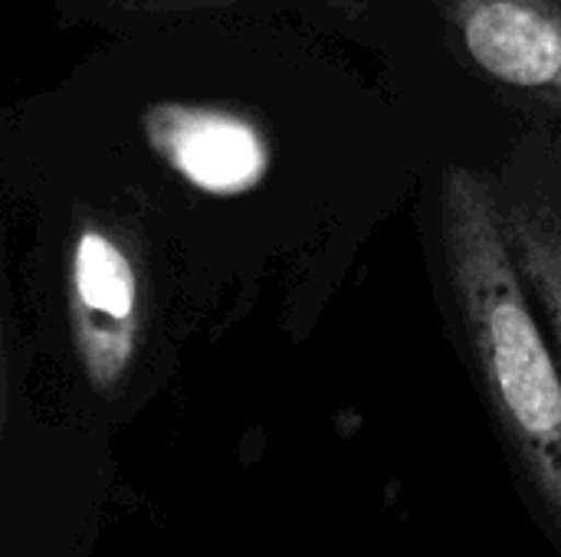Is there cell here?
Here are the masks:
<instances>
[{"label": "cell", "instance_id": "1", "mask_svg": "<svg viewBox=\"0 0 561 557\" xmlns=\"http://www.w3.org/2000/svg\"><path fill=\"white\" fill-rule=\"evenodd\" d=\"M444 250L486 397L561 529V371L516 266L506 213L473 171L447 174Z\"/></svg>", "mask_w": 561, "mask_h": 557}, {"label": "cell", "instance_id": "2", "mask_svg": "<svg viewBox=\"0 0 561 557\" xmlns=\"http://www.w3.org/2000/svg\"><path fill=\"white\" fill-rule=\"evenodd\" d=\"M69 322L79 364L99 394H112L141 338V276L131 253L85 223L69 253Z\"/></svg>", "mask_w": 561, "mask_h": 557}, {"label": "cell", "instance_id": "3", "mask_svg": "<svg viewBox=\"0 0 561 557\" xmlns=\"http://www.w3.org/2000/svg\"><path fill=\"white\" fill-rule=\"evenodd\" d=\"M470 59L493 79L561 105V7L552 0H454Z\"/></svg>", "mask_w": 561, "mask_h": 557}, {"label": "cell", "instance_id": "4", "mask_svg": "<svg viewBox=\"0 0 561 557\" xmlns=\"http://www.w3.org/2000/svg\"><path fill=\"white\" fill-rule=\"evenodd\" d=\"M145 135L187 184L217 197L253 190L270 167L260 131L227 112L154 105L145 115Z\"/></svg>", "mask_w": 561, "mask_h": 557}, {"label": "cell", "instance_id": "5", "mask_svg": "<svg viewBox=\"0 0 561 557\" xmlns=\"http://www.w3.org/2000/svg\"><path fill=\"white\" fill-rule=\"evenodd\" d=\"M506 233L529 295L542 305L561 351V230L529 210H503Z\"/></svg>", "mask_w": 561, "mask_h": 557}]
</instances>
